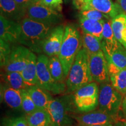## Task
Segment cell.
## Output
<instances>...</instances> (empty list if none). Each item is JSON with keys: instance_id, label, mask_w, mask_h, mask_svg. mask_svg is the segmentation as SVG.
<instances>
[{"instance_id": "603a6c76", "label": "cell", "mask_w": 126, "mask_h": 126, "mask_svg": "<svg viewBox=\"0 0 126 126\" xmlns=\"http://www.w3.org/2000/svg\"><path fill=\"white\" fill-rule=\"evenodd\" d=\"M83 48H84L89 56L98 53L102 50V40H99L92 34L83 33L82 37Z\"/></svg>"}, {"instance_id": "9a60e30c", "label": "cell", "mask_w": 126, "mask_h": 126, "mask_svg": "<svg viewBox=\"0 0 126 126\" xmlns=\"http://www.w3.org/2000/svg\"><path fill=\"white\" fill-rule=\"evenodd\" d=\"M0 8L1 15L15 22H21L27 12V11L22 8L15 0H0Z\"/></svg>"}, {"instance_id": "74e56055", "label": "cell", "mask_w": 126, "mask_h": 126, "mask_svg": "<svg viewBox=\"0 0 126 126\" xmlns=\"http://www.w3.org/2000/svg\"><path fill=\"white\" fill-rule=\"evenodd\" d=\"M72 0H64V2L65 4H68L70 2H71Z\"/></svg>"}, {"instance_id": "1f68e13d", "label": "cell", "mask_w": 126, "mask_h": 126, "mask_svg": "<svg viewBox=\"0 0 126 126\" xmlns=\"http://www.w3.org/2000/svg\"><path fill=\"white\" fill-rule=\"evenodd\" d=\"M15 1L22 8L27 11L28 8L31 5L39 3L40 0H15Z\"/></svg>"}, {"instance_id": "8fae6325", "label": "cell", "mask_w": 126, "mask_h": 126, "mask_svg": "<svg viewBox=\"0 0 126 126\" xmlns=\"http://www.w3.org/2000/svg\"><path fill=\"white\" fill-rule=\"evenodd\" d=\"M65 28L59 25L52 29L51 32L43 42L42 51L48 57L59 56L64 37Z\"/></svg>"}, {"instance_id": "3957f363", "label": "cell", "mask_w": 126, "mask_h": 126, "mask_svg": "<svg viewBox=\"0 0 126 126\" xmlns=\"http://www.w3.org/2000/svg\"><path fill=\"white\" fill-rule=\"evenodd\" d=\"M82 46V38L78 30L74 25H67L59 55L66 78Z\"/></svg>"}, {"instance_id": "9c48e42d", "label": "cell", "mask_w": 126, "mask_h": 126, "mask_svg": "<svg viewBox=\"0 0 126 126\" xmlns=\"http://www.w3.org/2000/svg\"><path fill=\"white\" fill-rule=\"evenodd\" d=\"M89 66L93 81L99 84L110 82L108 62L103 50L89 56Z\"/></svg>"}, {"instance_id": "8992f818", "label": "cell", "mask_w": 126, "mask_h": 126, "mask_svg": "<svg viewBox=\"0 0 126 126\" xmlns=\"http://www.w3.org/2000/svg\"><path fill=\"white\" fill-rule=\"evenodd\" d=\"M123 98V95L114 89L110 82L100 84L98 107L101 111L117 117Z\"/></svg>"}, {"instance_id": "2e32d148", "label": "cell", "mask_w": 126, "mask_h": 126, "mask_svg": "<svg viewBox=\"0 0 126 126\" xmlns=\"http://www.w3.org/2000/svg\"><path fill=\"white\" fill-rule=\"evenodd\" d=\"M107 62L114 64L119 68L126 69V49L120 43L111 47H102Z\"/></svg>"}, {"instance_id": "5bb4252c", "label": "cell", "mask_w": 126, "mask_h": 126, "mask_svg": "<svg viewBox=\"0 0 126 126\" xmlns=\"http://www.w3.org/2000/svg\"><path fill=\"white\" fill-rule=\"evenodd\" d=\"M87 9H96L111 19L124 14L119 4L114 3L112 0H86L81 10Z\"/></svg>"}, {"instance_id": "4fadbf2b", "label": "cell", "mask_w": 126, "mask_h": 126, "mask_svg": "<svg viewBox=\"0 0 126 126\" xmlns=\"http://www.w3.org/2000/svg\"><path fill=\"white\" fill-rule=\"evenodd\" d=\"M21 32L20 23L0 15V39L9 44L19 43Z\"/></svg>"}, {"instance_id": "30bf717a", "label": "cell", "mask_w": 126, "mask_h": 126, "mask_svg": "<svg viewBox=\"0 0 126 126\" xmlns=\"http://www.w3.org/2000/svg\"><path fill=\"white\" fill-rule=\"evenodd\" d=\"M31 52L29 48L23 46L14 47L4 67L5 72H21L27 64Z\"/></svg>"}, {"instance_id": "e0dca14e", "label": "cell", "mask_w": 126, "mask_h": 126, "mask_svg": "<svg viewBox=\"0 0 126 126\" xmlns=\"http://www.w3.org/2000/svg\"><path fill=\"white\" fill-rule=\"evenodd\" d=\"M26 90L38 109L47 110L53 98L51 94L37 85L29 86Z\"/></svg>"}, {"instance_id": "ac0fdd59", "label": "cell", "mask_w": 126, "mask_h": 126, "mask_svg": "<svg viewBox=\"0 0 126 126\" xmlns=\"http://www.w3.org/2000/svg\"><path fill=\"white\" fill-rule=\"evenodd\" d=\"M37 57L32 51L31 52L26 67L20 72L25 83L28 86L37 85Z\"/></svg>"}, {"instance_id": "7a4b0ae2", "label": "cell", "mask_w": 126, "mask_h": 126, "mask_svg": "<svg viewBox=\"0 0 126 126\" xmlns=\"http://www.w3.org/2000/svg\"><path fill=\"white\" fill-rule=\"evenodd\" d=\"M93 82L89 66V55L81 48L75 58L65 81L67 92L75 91Z\"/></svg>"}, {"instance_id": "484cf974", "label": "cell", "mask_w": 126, "mask_h": 126, "mask_svg": "<svg viewBox=\"0 0 126 126\" xmlns=\"http://www.w3.org/2000/svg\"><path fill=\"white\" fill-rule=\"evenodd\" d=\"M110 82L123 95L126 94V69H123L114 75L110 76Z\"/></svg>"}, {"instance_id": "d4e9b609", "label": "cell", "mask_w": 126, "mask_h": 126, "mask_svg": "<svg viewBox=\"0 0 126 126\" xmlns=\"http://www.w3.org/2000/svg\"><path fill=\"white\" fill-rule=\"evenodd\" d=\"M48 68L51 76L57 82L61 83H65L64 81L66 77L59 56L50 57L48 61Z\"/></svg>"}, {"instance_id": "44dd1931", "label": "cell", "mask_w": 126, "mask_h": 126, "mask_svg": "<svg viewBox=\"0 0 126 126\" xmlns=\"http://www.w3.org/2000/svg\"><path fill=\"white\" fill-rule=\"evenodd\" d=\"M26 119L29 126H53L51 116L47 110L37 109L26 115Z\"/></svg>"}, {"instance_id": "7c38bea8", "label": "cell", "mask_w": 126, "mask_h": 126, "mask_svg": "<svg viewBox=\"0 0 126 126\" xmlns=\"http://www.w3.org/2000/svg\"><path fill=\"white\" fill-rule=\"evenodd\" d=\"M72 118L81 126H92L104 124H114L119 119L118 117H112L99 109L80 115H72Z\"/></svg>"}, {"instance_id": "f546056e", "label": "cell", "mask_w": 126, "mask_h": 126, "mask_svg": "<svg viewBox=\"0 0 126 126\" xmlns=\"http://www.w3.org/2000/svg\"><path fill=\"white\" fill-rule=\"evenodd\" d=\"M2 126H29L26 117L6 118L3 120Z\"/></svg>"}, {"instance_id": "836d02e7", "label": "cell", "mask_w": 126, "mask_h": 126, "mask_svg": "<svg viewBox=\"0 0 126 126\" xmlns=\"http://www.w3.org/2000/svg\"><path fill=\"white\" fill-rule=\"evenodd\" d=\"M117 1L121 9H122L124 13L126 14V0H117Z\"/></svg>"}, {"instance_id": "ffe728a7", "label": "cell", "mask_w": 126, "mask_h": 126, "mask_svg": "<svg viewBox=\"0 0 126 126\" xmlns=\"http://www.w3.org/2000/svg\"><path fill=\"white\" fill-rule=\"evenodd\" d=\"M106 20H94L79 18V25L85 33L92 34L102 40L103 25Z\"/></svg>"}, {"instance_id": "f1b7e54d", "label": "cell", "mask_w": 126, "mask_h": 126, "mask_svg": "<svg viewBox=\"0 0 126 126\" xmlns=\"http://www.w3.org/2000/svg\"><path fill=\"white\" fill-rule=\"evenodd\" d=\"M0 55H1V66L4 67L7 63L9 57L11 53L12 48L10 47V44L0 39Z\"/></svg>"}, {"instance_id": "ba28073f", "label": "cell", "mask_w": 126, "mask_h": 126, "mask_svg": "<svg viewBox=\"0 0 126 126\" xmlns=\"http://www.w3.org/2000/svg\"><path fill=\"white\" fill-rule=\"evenodd\" d=\"M28 18L39 22L54 26L63 19V15L60 12L37 3L32 5L27 9Z\"/></svg>"}, {"instance_id": "5b68a950", "label": "cell", "mask_w": 126, "mask_h": 126, "mask_svg": "<svg viewBox=\"0 0 126 126\" xmlns=\"http://www.w3.org/2000/svg\"><path fill=\"white\" fill-rule=\"evenodd\" d=\"M99 87L96 82L79 88L72 95L75 108L83 113L96 110L99 106Z\"/></svg>"}, {"instance_id": "6da1fadb", "label": "cell", "mask_w": 126, "mask_h": 126, "mask_svg": "<svg viewBox=\"0 0 126 126\" xmlns=\"http://www.w3.org/2000/svg\"><path fill=\"white\" fill-rule=\"evenodd\" d=\"M22 32L19 43L29 47L33 51L42 50L43 42L53 29V26L36 21L28 17L20 22Z\"/></svg>"}, {"instance_id": "83f0119b", "label": "cell", "mask_w": 126, "mask_h": 126, "mask_svg": "<svg viewBox=\"0 0 126 126\" xmlns=\"http://www.w3.org/2000/svg\"><path fill=\"white\" fill-rule=\"evenodd\" d=\"M79 18L94 20H109L110 18L99 11L94 9H87L80 11Z\"/></svg>"}, {"instance_id": "d6a6232c", "label": "cell", "mask_w": 126, "mask_h": 126, "mask_svg": "<svg viewBox=\"0 0 126 126\" xmlns=\"http://www.w3.org/2000/svg\"><path fill=\"white\" fill-rule=\"evenodd\" d=\"M85 1L86 0H72V3L77 9L81 11L84 5Z\"/></svg>"}, {"instance_id": "8d00e7d4", "label": "cell", "mask_w": 126, "mask_h": 126, "mask_svg": "<svg viewBox=\"0 0 126 126\" xmlns=\"http://www.w3.org/2000/svg\"><path fill=\"white\" fill-rule=\"evenodd\" d=\"M92 126H116L114 124H99V125H95Z\"/></svg>"}, {"instance_id": "4dcf8cb0", "label": "cell", "mask_w": 126, "mask_h": 126, "mask_svg": "<svg viewBox=\"0 0 126 126\" xmlns=\"http://www.w3.org/2000/svg\"><path fill=\"white\" fill-rule=\"evenodd\" d=\"M39 3L59 12L62 11L63 0H40Z\"/></svg>"}, {"instance_id": "52a82bcc", "label": "cell", "mask_w": 126, "mask_h": 126, "mask_svg": "<svg viewBox=\"0 0 126 126\" xmlns=\"http://www.w3.org/2000/svg\"><path fill=\"white\" fill-rule=\"evenodd\" d=\"M49 58L46 54H40L37 58V86L48 91L51 94H63L67 90L65 83L57 82L51 76L48 68Z\"/></svg>"}, {"instance_id": "d6986e66", "label": "cell", "mask_w": 126, "mask_h": 126, "mask_svg": "<svg viewBox=\"0 0 126 126\" xmlns=\"http://www.w3.org/2000/svg\"><path fill=\"white\" fill-rule=\"evenodd\" d=\"M111 25L115 38L126 49V14H120L111 19Z\"/></svg>"}, {"instance_id": "d590c367", "label": "cell", "mask_w": 126, "mask_h": 126, "mask_svg": "<svg viewBox=\"0 0 126 126\" xmlns=\"http://www.w3.org/2000/svg\"><path fill=\"white\" fill-rule=\"evenodd\" d=\"M122 109L123 112L124 114L125 115V116L126 117V94H125V96H124L123 100Z\"/></svg>"}, {"instance_id": "277c9868", "label": "cell", "mask_w": 126, "mask_h": 126, "mask_svg": "<svg viewBox=\"0 0 126 126\" xmlns=\"http://www.w3.org/2000/svg\"><path fill=\"white\" fill-rule=\"evenodd\" d=\"M74 108L72 95L52 99L47 111L51 116L53 126H73L74 119L70 114L72 113Z\"/></svg>"}, {"instance_id": "7402d4cb", "label": "cell", "mask_w": 126, "mask_h": 126, "mask_svg": "<svg viewBox=\"0 0 126 126\" xmlns=\"http://www.w3.org/2000/svg\"><path fill=\"white\" fill-rule=\"evenodd\" d=\"M2 97L9 108L15 110H22L20 91L7 86L3 90Z\"/></svg>"}, {"instance_id": "4316f807", "label": "cell", "mask_w": 126, "mask_h": 126, "mask_svg": "<svg viewBox=\"0 0 126 126\" xmlns=\"http://www.w3.org/2000/svg\"><path fill=\"white\" fill-rule=\"evenodd\" d=\"M20 93L22 96V108L25 114H30L38 109L26 89H22L20 90Z\"/></svg>"}, {"instance_id": "e575fe53", "label": "cell", "mask_w": 126, "mask_h": 126, "mask_svg": "<svg viewBox=\"0 0 126 126\" xmlns=\"http://www.w3.org/2000/svg\"><path fill=\"white\" fill-rule=\"evenodd\" d=\"M114 125L116 126H126V121L124 120L118 119L115 123Z\"/></svg>"}, {"instance_id": "cb8c5ba5", "label": "cell", "mask_w": 126, "mask_h": 126, "mask_svg": "<svg viewBox=\"0 0 126 126\" xmlns=\"http://www.w3.org/2000/svg\"><path fill=\"white\" fill-rule=\"evenodd\" d=\"M3 79L7 86L17 90L26 89L29 86L25 83L20 72H5L3 75Z\"/></svg>"}]
</instances>
